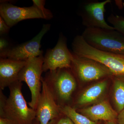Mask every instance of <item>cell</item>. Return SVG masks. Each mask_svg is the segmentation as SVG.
<instances>
[{"label": "cell", "mask_w": 124, "mask_h": 124, "mask_svg": "<svg viewBox=\"0 0 124 124\" xmlns=\"http://www.w3.org/2000/svg\"><path fill=\"white\" fill-rule=\"evenodd\" d=\"M72 47L73 54L100 63L108 68L113 76L124 75V55L93 48L85 41L81 35L74 38Z\"/></svg>", "instance_id": "1"}, {"label": "cell", "mask_w": 124, "mask_h": 124, "mask_svg": "<svg viewBox=\"0 0 124 124\" xmlns=\"http://www.w3.org/2000/svg\"><path fill=\"white\" fill-rule=\"evenodd\" d=\"M22 82L18 81L9 86L4 117L13 124H32L36 117V110L28 106L22 93Z\"/></svg>", "instance_id": "2"}, {"label": "cell", "mask_w": 124, "mask_h": 124, "mask_svg": "<svg viewBox=\"0 0 124 124\" xmlns=\"http://www.w3.org/2000/svg\"><path fill=\"white\" fill-rule=\"evenodd\" d=\"M43 78L52 91L57 104L60 107L69 106L68 103L72 99L77 84L70 69L49 71Z\"/></svg>", "instance_id": "3"}, {"label": "cell", "mask_w": 124, "mask_h": 124, "mask_svg": "<svg viewBox=\"0 0 124 124\" xmlns=\"http://www.w3.org/2000/svg\"><path fill=\"white\" fill-rule=\"evenodd\" d=\"M81 35L93 48L124 55V36L115 29L86 28Z\"/></svg>", "instance_id": "4"}, {"label": "cell", "mask_w": 124, "mask_h": 124, "mask_svg": "<svg viewBox=\"0 0 124 124\" xmlns=\"http://www.w3.org/2000/svg\"><path fill=\"white\" fill-rule=\"evenodd\" d=\"M44 56L31 58L19 75L18 80L27 85L31 93V100L28 103L31 108L36 110L42 89L41 75L43 72L42 66Z\"/></svg>", "instance_id": "5"}, {"label": "cell", "mask_w": 124, "mask_h": 124, "mask_svg": "<svg viewBox=\"0 0 124 124\" xmlns=\"http://www.w3.org/2000/svg\"><path fill=\"white\" fill-rule=\"evenodd\" d=\"M70 69L76 79L83 82L97 80L113 76L108 68L100 63L73 53Z\"/></svg>", "instance_id": "6"}, {"label": "cell", "mask_w": 124, "mask_h": 124, "mask_svg": "<svg viewBox=\"0 0 124 124\" xmlns=\"http://www.w3.org/2000/svg\"><path fill=\"white\" fill-rule=\"evenodd\" d=\"M111 2V0L102 2L89 0L82 2L78 12L82 19V24L86 28L115 29L112 26L108 24L104 18L105 6Z\"/></svg>", "instance_id": "7"}, {"label": "cell", "mask_w": 124, "mask_h": 124, "mask_svg": "<svg viewBox=\"0 0 124 124\" xmlns=\"http://www.w3.org/2000/svg\"><path fill=\"white\" fill-rule=\"evenodd\" d=\"M50 27V24H44L40 32L32 39L1 53L0 58L27 61L31 58L42 55L43 52L40 50L41 42Z\"/></svg>", "instance_id": "8"}, {"label": "cell", "mask_w": 124, "mask_h": 124, "mask_svg": "<svg viewBox=\"0 0 124 124\" xmlns=\"http://www.w3.org/2000/svg\"><path fill=\"white\" fill-rule=\"evenodd\" d=\"M72 53L69 51L67 39L60 35L57 44L53 48L49 49L44 57L43 72L61 68H70Z\"/></svg>", "instance_id": "9"}, {"label": "cell", "mask_w": 124, "mask_h": 124, "mask_svg": "<svg viewBox=\"0 0 124 124\" xmlns=\"http://www.w3.org/2000/svg\"><path fill=\"white\" fill-rule=\"evenodd\" d=\"M42 89L36 109V117L40 124H49L62 114L60 107L55 101L52 91L44 78Z\"/></svg>", "instance_id": "10"}, {"label": "cell", "mask_w": 124, "mask_h": 124, "mask_svg": "<svg viewBox=\"0 0 124 124\" xmlns=\"http://www.w3.org/2000/svg\"><path fill=\"white\" fill-rule=\"evenodd\" d=\"M0 15L10 27L26 19H44L41 12L33 5L20 7L4 2L0 5Z\"/></svg>", "instance_id": "11"}, {"label": "cell", "mask_w": 124, "mask_h": 124, "mask_svg": "<svg viewBox=\"0 0 124 124\" xmlns=\"http://www.w3.org/2000/svg\"><path fill=\"white\" fill-rule=\"evenodd\" d=\"M26 62L27 61L0 58V89L3 90L18 81L19 75Z\"/></svg>", "instance_id": "12"}, {"label": "cell", "mask_w": 124, "mask_h": 124, "mask_svg": "<svg viewBox=\"0 0 124 124\" xmlns=\"http://www.w3.org/2000/svg\"><path fill=\"white\" fill-rule=\"evenodd\" d=\"M94 122L103 120L115 122L117 121L118 113L107 100H103L91 106L77 110Z\"/></svg>", "instance_id": "13"}, {"label": "cell", "mask_w": 124, "mask_h": 124, "mask_svg": "<svg viewBox=\"0 0 124 124\" xmlns=\"http://www.w3.org/2000/svg\"><path fill=\"white\" fill-rule=\"evenodd\" d=\"M108 84L107 80L104 79L90 86L75 99V106L72 107L76 109L77 107H78L96 102L103 95Z\"/></svg>", "instance_id": "14"}, {"label": "cell", "mask_w": 124, "mask_h": 124, "mask_svg": "<svg viewBox=\"0 0 124 124\" xmlns=\"http://www.w3.org/2000/svg\"><path fill=\"white\" fill-rule=\"evenodd\" d=\"M112 77L113 101L116 110L119 113L124 108V75Z\"/></svg>", "instance_id": "15"}, {"label": "cell", "mask_w": 124, "mask_h": 124, "mask_svg": "<svg viewBox=\"0 0 124 124\" xmlns=\"http://www.w3.org/2000/svg\"><path fill=\"white\" fill-rule=\"evenodd\" d=\"M62 113L69 117L74 124H97L81 113H79L75 108L70 106H66L60 107Z\"/></svg>", "instance_id": "16"}, {"label": "cell", "mask_w": 124, "mask_h": 124, "mask_svg": "<svg viewBox=\"0 0 124 124\" xmlns=\"http://www.w3.org/2000/svg\"><path fill=\"white\" fill-rule=\"evenodd\" d=\"M108 22L124 36V17L111 13L107 18Z\"/></svg>", "instance_id": "17"}, {"label": "cell", "mask_w": 124, "mask_h": 124, "mask_svg": "<svg viewBox=\"0 0 124 124\" xmlns=\"http://www.w3.org/2000/svg\"><path fill=\"white\" fill-rule=\"evenodd\" d=\"M33 5L37 7L43 16L44 19H51L53 17V14L48 9L45 8L46 1L44 0H33Z\"/></svg>", "instance_id": "18"}, {"label": "cell", "mask_w": 124, "mask_h": 124, "mask_svg": "<svg viewBox=\"0 0 124 124\" xmlns=\"http://www.w3.org/2000/svg\"><path fill=\"white\" fill-rule=\"evenodd\" d=\"M49 124H74L70 119L62 113L58 117L50 121Z\"/></svg>", "instance_id": "19"}, {"label": "cell", "mask_w": 124, "mask_h": 124, "mask_svg": "<svg viewBox=\"0 0 124 124\" xmlns=\"http://www.w3.org/2000/svg\"><path fill=\"white\" fill-rule=\"evenodd\" d=\"M7 98L0 89V117H4V111L6 105Z\"/></svg>", "instance_id": "20"}, {"label": "cell", "mask_w": 124, "mask_h": 124, "mask_svg": "<svg viewBox=\"0 0 124 124\" xmlns=\"http://www.w3.org/2000/svg\"><path fill=\"white\" fill-rule=\"evenodd\" d=\"M10 27L7 25L5 20L0 16V35L7 34L9 32Z\"/></svg>", "instance_id": "21"}, {"label": "cell", "mask_w": 124, "mask_h": 124, "mask_svg": "<svg viewBox=\"0 0 124 124\" xmlns=\"http://www.w3.org/2000/svg\"><path fill=\"white\" fill-rule=\"evenodd\" d=\"M9 45V42L7 39L4 37H1L0 39V53L10 48Z\"/></svg>", "instance_id": "22"}, {"label": "cell", "mask_w": 124, "mask_h": 124, "mask_svg": "<svg viewBox=\"0 0 124 124\" xmlns=\"http://www.w3.org/2000/svg\"><path fill=\"white\" fill-rule=\"evenodd\" d=\"M117 122L118 124H124V108L118 113Z\"/></svg>", "instance_id": "23"}, {"label": "cell", "mask_w": 124, "mask_h": 124, "mask_svg": "<svg viewBox=\"0 0 124 124\" xmlns=\"http://www.w3.org/2000/svg\"><path fill=\"white\" fill-rule=\"evenodd\" d=\"M0 124H13L8 119L5 117H0Z\"/></svg>", "instance_id": "24"}, {"label": "cell", "mask_w": 124, "mask_h": 124, "mask_svg": "<svg viewBox=\"0 0 124 124\" xmlns=\"http://www.w3.org/2000/svg\"><path fill=\"white\" fill-rule=\"evenodd\" d=\"M32 124H40L38 120L36 118Z\"/></svg>", "instance_id": "25"}, {"label": "cell", "mask_w": 124, "mask_h": 124, "mask_svg": "<svg viewBox=\"0 0 124 124\" xmlns=\"http://www.w3.org/2000/svg\"><path fill=\"white\" fill-rule=\"evenodd\" d=\"M105 124H116L114 122H110V121H106Z\"/></svg>", "instance_id": "26"}]
</instances>
